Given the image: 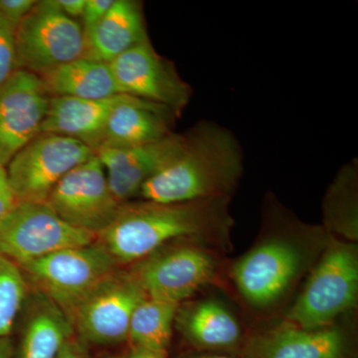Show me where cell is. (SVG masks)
Instances as JSON below:
<instances>
[{
	"mask_svg": "<svg viewBox=\"0 0 358 358\" xmlns=\"http://www.w3.org/2000/svg\"><path fill=\"white\" fill-rule=\"evenodd\" d=\"M232 225L228 199L183 203H122L114 220L96 236L117 265L140 262L162 245L181 238L216 241Z\"/></svg>",
	"mask_w": 358,
	"mask_h": 358,
	"instance_id": "obj_1",
	"label": "cell"
},
{
	"mask_svg": "<svg viewBox=\"0 0 358 358\" xmlns=\"http://www.w3.org/2000/svg\"><path fill=\"white\" fill-rule=\"evenodd\" d=\"M243 173V152L234 134L202 121L185 134V148L141 186L140 196L159 203L228 199Z\"/></svg>",
	"mask_w": 358,
	"mask_h": 358,
	"instance_id": "obj_2",
	"label": "cell"
},
{
	"mask_svg": "<svg viewBox=\"0 0 358 358\" xmlns=\"http://www.w3.org/2000/svg\"><path fill=\"white\" fill-rule=\"evenodd\" d=\"M40 296L69 315L75 308L117 272V263L98 242L60 250L18 266Z\"/></svg>",
	"mask_w": 358,
	"mask_h": 358,
	"instance_id": "obj_3",
	"label": "cell"
},
{
	"mask_svg": "<svg viewBox=\"0 0 358 358\" xmlns=\"http://www.w3.org/2000/svg\"><path fill=\"white\" fill-rule=\"evenodd\" d=\"M287 313L289 322L305 329L327 327L357 301L358 259L352 245L334 242Z\"/></svg>",
	"mask_w": 358,
	"mask_h": 358,
	"instance_id": "obj_4",
	"label": "cell"
},
{
	"mask_svg": "<svg viewBox=\"0 0 358 358\" xmlns=\"http://www.w3.org/2000/svg\"><path fill=\"white\" fill-rule=\"evenodd\" d=\"M16 67L42 76L83 57L85 35L56 0L36 1L15 29Z\"/></svg>",
	"mask_w": 358,
	"mask_h": 358,
	"instance_id": "obj_5",
	"label": "cell"
},
{
	"mask_svg": "<svg viewBox=\"0 0 358 358\" xmlns=\"http://www.w3.org/2000/svg\"><path fill=\"white\" fill-rule=\"evenodd\" d=\"M96 242V235L59 217L47 202H18L0 224V255L16 265Z\"/></svg>",
	"mask_w": 358,
	"mask_h": 358,
	"instance_id": "obj_6",
	"label": "cell"
},
{
	"mask_svg": "<svg viewBox=\"0 0 358 358\" xmlns=\"http://www.w3.org/2000/svg\"><path fill=\"white\" fill-rule=\"evenodd\" d=\"M95 155L91 148L74 138L39 134L7 164L16 199L18 202H47L66 174Z\"/></svg>",
	"mask_w": 358,
	"mask_h": 358,
	"instance_id": "obj_7",
	"label": "cell"
},
{
	"mask_svg": "<svg viewBox=\"0 0 358 358\" xmlns=\"http://www.w3.org/2000/svg\"><path fill=\"white\" fill-rule=\"evenodd\" d=\"M147 298L131 273L115 272L68 315L74 331L94 345H115L129 339L136 308Z\"/></svg>",
	"mask_w": 358,
	"mask_h": 358,
	"instance_id": "obj_8",
	"label": "cell"
},
{
	"mask_svg": "<svg viewBox=\"0 0 358 358\" xmlns=\"http://www.w3.org/2000/svg\"><path fill=\"white\" fill-rule=\"evenodd\" d=\"M47 204L73 227L96 236L114 220L122 205L110 192L105 169L96 155L59 181Z\"/></svg>",
	"mask_w": 358,
	"mask_h": 358,
	"instance_id": "obj_9",
	"label": "cell"
},
{
	"mask_svg": "<svg viewBox=\"0 0 358 358\" xmlns=\"http://www.w3.org/2000/svg\"><path fill=\"white\" fill-rule=\"evenodd\" d=\"M115 83L124 95L166 106L180 115L192 91L169 60L150 41L138 45L110 63Z\"/></svg>",
	"mask_w": 358,
	"mask_h": 358,
	"instance_id": "obj_10",
	"label": "cell"
},
{
	"mask_svg": "<svg viewBox=\"0 0 358 358\" xmlns=\"http://www.w3.org/2000/svg\"><path fill=\"white\" fill-rule=\"evenodd\" d=\"M215 270V261L208 252L185 246L148 256L136 264L131 274L148 298L179 305L210 282Z\"/></svg>",
	"mask_w": 358,
	"mask_h": 358,
	"instance_id": "obj_11",
	"label": "cell"
},
{
	"mask_svg": "<svg viewBox=\"0 0 358 358\" xmlns=\"http://www.w3.org/2000/svg\"><path fill=\"white\" fill-rule=\"evenodd\" d=\"M51 96L41 78L17 69L0 88V164L7 166L14 155L41 134Z\"/></svg>",
	"mask_w": 358,
	"mask_h": 358,
	"instance_id": "obj_12",
	"label": "cell"
},
{
	"mask_svg": "<svg viewBox=\"0 0 358 358\" xmlns=\"http://www.w3.org/2000/svg\"><path fill=\"white\" fill-rule=\"evenodd\" d=\"M303 265L301 250L286 240L265 242L249 252L233 268L242 296L252 305L266 307L286 293Z\"/></svg>",
	"mask_w": 358,
	"mask_h": 358,
	"instance_id": "obj_13",
	"label": "cell"
},
{
	"mask_svg": "<svg viewBox=\"0 0 358 358\" xmlns=\"http://www.w3.org/2000/svg\"><path fill=\"white\" fill-rule=\"evenodd\" d=\"M185 143V134L173 133L138 147L100 148L96 155L105 169L110 192L122 204L140 194L145 181L176 159Z\"/></svg>",
	"mask_w": 358,
	"mask_h": 358,
	"instance_id": "obj_14",
	"label": "cell"
},
{
	"mask_svg": "<svg viewBox=\"0 0 358 358\" xmlns=\"http://www.w3.org/2000/svg\"><path fill=\"white\" fill-rule=\"evenodd\" d=\"M346 350L338 329H305L288 322L253 336L242 358H345Z\"/></svg>",
	"mask_w": 358,
	"mask_h": 358,
	"instance_id": "obj_15",
	"label": "cell"
},
{
	"mask_svg": "<svg viewBox=\"0 0 358 358\" xmlns=\"http://www.w3.org/2000/svg\"><path fill=\"white\" fill-rule=\"evenodd\" d=\"M176 117L166 106L124 95L110 112L100 148L138 147L162 140L173 134Z\"/></svg>",
	"mask_w": 358,
	"mask_h": 358,
	"instance_id": "obj_16",
	"label": "cell"
},
{
	"mask_svg": "<svg viewBox=\"0 0 358 358\" xmlns=\"http://www.w3.org/2000/svg\"><path fill=\"white\" fill-rule=\"evenodd\" d=\"M150 41L141 2L115 0L102 20L85 36L83 57L110 62Z\"/></svg>",
	"mask_w": 358,
	"mask_h": 358,
	"instance_id": "obj_17",
	"label": "cell"
},
{
	"mask_svg": "<svg viewBox=\"0 0 358 358\" xmlns=\"http://www.w3.org/2000/svg\"><path fill=\"white\" fill-rule=\"evenodd\" d=\"M122 96L124 94L103 100L51 96L41 133L74 138L88 145L96 154L102 143L110 112Z\"/></svg>",
	"mask_w": 358,
	"mask_h": 358,
	"instance_id": "obj_18",
	"label": "cell"
},
{
	"mask_svg": "<svg viewBox=\"0 0 358 358\" xmlns=\"http://www.w3.org/2000/svg\"><path fill=\"white\" fill-rule=\"evenodd\" d=\"M39 77L50 96L103 100L121 95L110 65L93 59H77Z\"/></svg>",
	"mask_w": 358,
	"mask_h": 358,
	"instance_id": "obj_19",
	"label": "cell"
},
{
	"mask_svg": "<svg viewBox=\"0 0 358 358\" xmlns=\"http://www.w3.org/2000/svg\"><path fill=\"white\" fill-rule=\"evenodd\" d=\"M28 317L20 346V358H56L71 339L74 329L58 306L40 296Z\"/></svg>",
	"mask_w": 358,
	"mask_h": 358,
	"instance_id": "obj_20",
	"label": "cell"
},
{
	"mask_svg": "<svg viewBox=\"0 0 358 358\" xmlns=\"http://www.w3.org/2000/svg\"><path fill=\"white\" fill-rule=\"evenodd\" d=\"M180 324L186 338L201 348H229L240 338L236 319L217 301L194 303L181 313Z\"/></svg>",
	"mask_w": 358,
	"mask_h": 358,
	"instance_id": "obj_21",
	"label": "cell"
},
{
	"mask_svg": "<svg viewBox=\"0 0 358 358\" xmlns=\"http://www.w3.org/2000/svg\"><path fill=\"white\" fill-rule=\"evenodd\" d=\"M178 306L147 296L131 315L129 339L136 346L166 352Z\"/></svg>",
	"mask_w": 358,
	"mask_h": 358,
	"instance_id": "obj_22",
	"label": "cell"
},
{
	"mask_svg": "<svg viewBox=\"0 0 358 358\" xmlns=\"http://www.w3.org/2000/svg\"><path fill=\"white\" fill-rule=\"evenodd\" d=\"M357 162L343 166L329 189L326 201L327 221L339 229L357 235Z\"/></svg>",
	"mask_w": 358,
	"mask_h": 358,
	"instance_id": "obj_23",
	"label": "cell"
},
{
	"mask_svg": "<svg viewBox=\"0 0 358 358\" xmlns=\"http://www.w3.org/2000/svg\"><path fill=\"white\" fill-rule=\"evenodd\" d=\"M26 294V279L13 261L0 255V338H8Z\"/></svg>",
	"mask_w": 358,
	"mask_h": 358,
	"instance_id": "obj_24",
	"label": "cell"
},
{
	"mask_svg": "<svg viewBox=\"0 0 358 358\" xmlns=\"http://www.w3.org/2000/svg\"><path fill=\"white\" fill-rule=\"evenodd\" d=\"M15 26L0 13V88L17 70L16 67Z\"/></svg>",
	"mask_w": 358,
	"mask_h": 358,
	"instance_id": "obj_25",
	"label": "cell"
},
{
	"mask_svg": "<svg viewBox=\"0 0 358 358\" xmlns=\"http://www.w3.org/2000/svg\"><path fill=\"white\" fill-rule=\"evenodd\" d=\"M115 0H86L81 26L86 36L107 14Z\"/></svg>",
	"mask_w": 358,
	"mask_h": 358,
	"instance_id": "obj_26",
	"label": "cell"
},
{
	"mask_svg": "<svg viewBox=\"0 0 358 358\" xmlns=\"http://www.w3.org/2000/svg\"><path fill=\"white\" fill-rule=\"evenodd\" d=\"M34 0H0V13L15 27L35 6Z\"/></svg>",
	"mask_w": 358,
	"mask_h": 358,
	"instance_id": "obj_27",
	"label": "cell"
},
{
	"mask_svg": "<svg viewBox=\"0 0 358 358\" xmlns=\"http://www.w3.org/2000/svg\"><path fill=\"white\" fill-rule=\"evenodd\" d=\"M18 204L8 174H7L6 166L0 164V224L11 213Z\"/></svg>",
	"mask_w": 358,
	"mask_h": 358,
	"instance_id": "obj_28",
	"label": "cell"
},
{
	"mask_svg": "<svg viewBox=\"0 0 358 358\" xmlns=\"http://www.w3.org/2000/svg\"><path fill=\"white\" fill-rule=\"evenodd\" d=\"M59 8L68 17L76 20L83 15L86 0H56Z\"/></svg>",
	"mask_w": 358,
	"mask_h": 358,
	"instance_id": "obj_29",
	"label": "cell"
},
{
	"mask_svg": "<svg viewBox=\"0 0 358 358\" xmlns=\"http://www.w3.org/2000/svg\"><path fill=\"white\" fill-rule=\"evenodd\" d=\"M56 358H90V357L81 343L72 338Z\"/></svg>",
	"mask_w": 358,
	"mask_h": 358,
	"instance_id": "obj_30",
	"label": "cell"
},
{
	"mask_svg": "<svg viewBox=\"0 0 358 358\" xmlns=\"http://www.w3.org/2000/svg\"><path fill=\"white\" fill-rule=\"evenodd\" d=\"M126 358H167L166 352L150 350V348L134 346L128 357Z\"/></svg>",
	"mask_w": 358,
	"mask_h": 358,
	"instance_id": "obj_31",
	"label": "cell"
},
{
	"mask_svg": "<svg viewBox=\"0 0 358 358\" xmlns=\"http://www.w3.org/2000/svg\"><path fill=\"white\" fill-rule=\"evenodd\" d=\"M0 358H13V348L8 338H0Z\"/></svg>",
	"mask_w": 358,
	"mask_h": 358,
	"instance_id": "obj_32",
	"label": "cell"
},
{
	"mask_svg": "<svg viewBox=\"0 0 358 358\" xmlns=\"http://www.w3.org/2000/svg\"><path fill=\"white\" fill-rule=\"evenodd\" d=\"M187 358H232L229 357H222V355H203V357H187Z\"/></svg>",
	"mask_w": 358,
	"mask_h": 358,
	"instance_id": "obj_33",
	"label": "cell"
}]
</instances>
